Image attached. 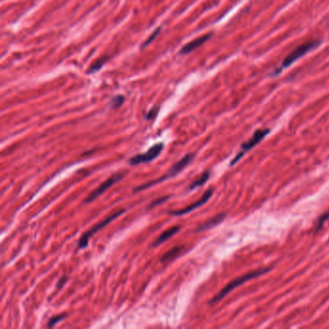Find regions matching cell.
<instances>
[{"instance_id": "obj_1", "label": "cell", "mask_w": 329, "mask_h": 329, "mask_svg": "<svg viewBox=\"0 0 329 329\" xmlns=\"http://www.w3.org/2000/svg\"><path fill=\"white\" fill-rule=\"evenodd\" d=\"M269 270H270V269H258V270L251 271V272H248L246 274L241 275L239 278L231 281L226 287H224L213 299L209 301V304H214V303L220 301L221 299H224L228 294H230L232 291H234L235 289L239 288V286L243 285L245 282H247V281H249L251 279L257 278V277H259L261 275H264L265 273L269 272Z\"/></svg>"}, {"instance_id": "obj_2", "label": "cell", "mask_w": 329, "mask_h": 329, "mask_svg": "<svg viewBox=\"0 0 329 329\" xmlns=\"http://www.w3.org/2000/svg\"><path fill=\"white\" fill-rule=\"evenodd\" d=\"M193 157H194V154H192V153H187V154H185L180 160H179L178 162H176V163L170 168V170H169L165 175H163V176L160 177L159 179L152 180V181H150L148 183H145V184H143V185H140V186L136 187V188L134 189V192L143 190V189H145V188H147V187L152 186V185L157 184V183H159V182H162V181L165 180V179H170V178L175 177L176 175H178L179 172H181V171H182V170H183V169H184V168L191 162V160L193 159Z\"/></svg>"}, {"instance_id": "obj_3", "label": "cell", "mask_w": 329, "mask_h": 329, "mask_svg": "<svg viewBox=\"0 0 329 329\" xmlns=\"http://www.w3.org/2000/svg\"><path fill=\"white\" fill-rule=\"evenodd\" d=\"M270 132L269 128H264V129H258L255 131V133L253 134V136L246 142H244L241 145V148L239 150L238 154L234 157V159L231 161L230 165L233 166L234 164H236L237 162H239V159L250 150L253 149L256 145H258L268 134Z\"/></svg>"}, {"instance_id": "obj_4", "label": "cell", "mask_w": 329, "mask_h": 329, "mask_svg": "<svg viewBox=\"0 0 329 329\" xmlns=\"http://www.w3.org/2000/svg\"><path fill=\"white\" fill-rule=\"evenodd\" d=\"M320 45V42L317 41V42H308V43H305L301 46L298 47L295 51H293L283 61L282 65H281V68L278 69V73L281 72L282 69H285L289 66H291L293 63H295L297 60H299V58H301L303 55L307 54L308 52H310L312 50L318 48V46Z\"/></svg>"}, {"instance_id": "obj_5", "label": "cell", "mask_w": 329, "mask_h": 329, "mask_svg": "<svg viewBox=\"0 0 329 329\" xmlns=\"http://www.w3.org/2000/svg\"><path fill=\"white\" fill-rule=\"evenodd\" d=\"M125 212V209H120L118 211L114 212L113 214L109 215L108 217H106L105 219L100 221L98 224H96L94 227H92L89 231H87L86 233H84L81 238L78 240V248L82 249L87 247L88 245V241H89L90 238L93 237V235H95L96 233H98L100 230H101L103 227H105L107 224H109L111 221H113L115 218L119 217L120 215H122Z\"/></svg>"}, {"instance_id": "obj_6", "label": "cell", "mask_w": 329, "mask_h": 329, "mask_svg": "<svg viewBox=\"0 0 329 329\" xmlns=\"http://www.w3.org/2000/svg\"><path fill=\"white\" fill-rule=\"evenodd\" d=\"M163 148H164V144L162 142L157 143V144L153 145L152 147H151L146 152L139 153V154H136V155L130 157L129 160H128V163L130 165L135 166V165H138V164L150 162V161L153 160L154 158H156L161 153Z\"/></svg>"}, {"instance_id": "obj_7", "label": "cell", "mask_w": 329, "mask_h": 329, "mask_svg": "<svg viewBox=\"0 0 329 329\" xmlns=\"http://www.w3.org/2000/svg\"><path fill=\"white\" fill-rule=\"evenodd\" d=\"M124 175L123 174H114L112 175L110 178L104 180L100 186H98L95 190H93L88 197L85 199L84 203L87 204V203H90V202H93L94 200H96L99 196H101V194H103L108 188H110L112 185H114L117 181H119L120 179H123Z\"/></svg>"}, {"instance_id": "obj_8", "label": "cell", "mask_w": 329, "mask_h": 329, "mask_svg": "<svg viewBox=\"0 0 329 329\" xmlns=\"http://www.w3.org/2000/svg\"><path fill=\"white\" fill-rule=\"evenodd\" d=\"M212 193H213L212 189H209V190H207V191L205 192V194H204L198 201H196L195 203H193V204L187 206V207L184 208V209L170 210V211H169V214H171V215H177V216H178V215H183V214L189 213L190 211H192V210H194V209H198V208H200L201 206H203L204 204H206V203L209 201V199H210V197L212 196Z\"/></svg>"}, {"instance_id": "obj_9", "label": "cell", "mask_w": 329, "mask_h": 329, "mask_svg": "<svg viewBox=\"0 0 329 329\" xmlns=\"http://www.w3.org/2000/svg\"><path fill=\"white\" fill-rule=\"evenodd\" d=\"M210 36H211V34H206V35H204L202 37H199V38L191 41L190 43H188L187 45H185V46L182 47V49L180 50L179 53L180 54L190 53L191 51H193L194 50H196L197 48H199L200 46H202L203 44H205L210 38Z\"/></svg>"}, {"instance_id": "obj_10", "label": "cell", "mask_w": 329, "mask_h": 329, "mask_svg": "<svg viewBox=\"0 0 329 329\" xmlns=\"http://www.w3.org/2000/svg\"><path fill=\"white\" fill-rule=\"evenodd\" d=\"M179 228H180L179 226H173V227L167 229L166 231H164L157 239L154 240V242L152 243V246H158V245L162 244L164 241L172 238L175 234H177L179 232Z\"/></svg>"}, {"instance_id": "obj_11", "label": "cell", "mask_w": 329, "mask_h": 329, "mask_svg": "<svg viewBox=\"0 0 329 329\" xmlns=\"http://www.w3.org/2000/svg\"><path fill=\"white\" fill-rule=\"evenodd\" d=\"M224 218H225V214H219V215L215 216L214 218H212V219H210L209 221H207L206 223H204V224L201 225L200 227H198V229H197L196 231H197V232H200V231H204V230L210 229V228L216 226L217 224H219Z\"/></svg>"}, {"instance_id": "obj_12", "label": "cell", "mask_w": 329, "mask_h": 329, "mask_svg": "<svg viewBox=\"0 0 329 329\" xmlns=\"http://www.w3.org/2000/svg\"><path fill=\"white\" fill-rule=\"evenodd\" d=\"M209 171H206V172H204L201 176H200V178H198L197 179H195L194 181H192V183L189 185V187H188V189L189 190H193L194 188H196V187H198V186H201V185H203L208 179H209Z\"/></svg>"}, {"instance_id": "obj_13", "label": "cell", "mask_w": 329, "mask_h": 329, "mask_svg": "<svg viewBox=\"0 0 329 329\" xmlns=\"http://www.w3.org/2000/svg\"><path fill=\"white\" fill-rule=\"evenodd\" d=\"M181 248H182L181 246H179V247H174L173 249L169 250V251H168V252L161 258V262L164 263V262H167V261H170V260L176 258V257L179 255L180 250H181Z\"/></svg>"}, {"instance_id": "obj_14", "label": "cell", "mask_w": 329, "mask_h": 329, "mask_svg": "<svg viewBox=\"0 0 329 329\" xmlns=\"http://www.w3.org/2000/svg\"><path fill=\"white\" fill-rule=\"evenodd\" d=\"M67 318V314H62V315H57V316H54L52 318L50 319L49 323H48V328L51 329V328H53L54 326H56L59 322L63 321L64 319Z\"/></svg>"}, {"instance_id": "obj_15", "label": "cell", "mask_w": 329, "mask_h": 329, "mask_svg": "<svg viewBox=\"0 0 329 329\" xmlns=\"http://www.w3.org/2000/svg\"><path fill=\"white\" fill-rule=\"evenodd\" d=\"M106 60H107V57H103V58H101V59L98 60L94 65L91 66V68L88 70L87 73H88V74H92V73H96V72H98V71L104 65V63L106 62Z\"/></svg>"}, {"instance_id": "obj_16", "label": "cell", "mask_w": 329, "mask_h": 329, "mask_svg": "<svg viewBox=\"0 0 329 329\" xmlns=\"http://www.w3.org/2000/svg\"><path fill=\"white\" fill-rule=\"evenodd\" d=\"M160 29H161V27H158L157 29L154 30L153 32H152V34L150 36L149 38L142 44V46H141V49H144V48H146L147 46H149L150 44L159 35V33H160Z\"/></svg>"}, {"instance_id": "obj_17", "label": "cell", "mask_w": 329, "mask_h": 329, "mask_svg": "<svg viewBox=\"0 0 329 329\" xmlns=\"http://www.w3.org/2000/svg\"><path fill=\"white\" fill-rule=\"evenodd\" d=\"M124 101H125V98L123 96H121V95L116 96L111 101V107L112 108H118V107H120L123 104Z\"/></svg>"}, {"instance_id": "obj_18", "label": "cell", "mask_w": 329, "mask_h": 329, "mask_svg": "<svg viewBox=\"0 0 329 329\" xmlns=\"http://www.w3.org/2000/svg\"><path fill=\"white\" fill-rule=\"evenodd\" d=\"M329 219V211H327L326 213H324V214L319 218V220H318V225H317V230H320V229L324 226V224H325Z\"/></svg>"}, {"instance_id": "obj_19", "label": "cell", "mask_w": 329, "mask_h": 329, "mask_svg": "<svg viewBox=\"0 0 329 329\" xmlns=\"http://www.w3.org/2000/svg\"><path fill=\"white\" fill-rule=\"evenodd\" d=\"M158 110H159V107H158V106H153V107L150 110L149 112L146 114L145 118L147 120L154 119V118L156 117L157 113H158Z\"/></svg>"}, {"instance_id": "obj_20", "label": "cell", "mask_w": 329, "mask_h": 329, "mask_svg": "<svg viewBox=\"0 0 329 329\" xmlns=\"http://www.w3.org/2000/svg\"><path fill=\"white\" fill-rule=\"evenodd\" d=\"M168 199H169V196H164V197H161V198H159V199H157V200L152 202V203L150 204L149 207H148V209H152L153 207H156V206H158L159 204L164 203V202L167 201Z\"/></svg>"}, {"instance_id": "obj_21", "label": "cell", "mask_w": 329, "mask_h": 329, "mask_svg": "<svg viewBox=\"0 0 329 329\" xmlns=\"http://www.w3.org/2000/svg\"><path fill=\"white\" fill-rule=\"evenodd\" d=\"M67 277L66 276H63V277H61L59 279V281H58V284H57V289H61L64 285H65V283H66V281H67Z\"/></svg>"}]
</instances>
